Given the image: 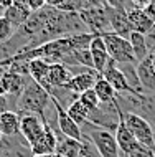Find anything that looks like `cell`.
Segmentation results:
<instances>
[{"label": "cell", "mask_w": 155, "mask_h": 157, "mask_svg": "<svg viewBox=\"0 0 155 157\" xmlns=\"http://www.w3.org/2000/svg\"><path fill=\"white\" fill-rule=\"evenodd\" d=\"M51 104V94L48 90H45L41 84L30 79V83L27 84V88L18 98L17 103V113H33L43 116L45 111L48 109V106Z\"/></svg>", "instance_id": "6da1fadb"}, {"label": "cell", "mask_w": 155, "mask_h": 157, "mask_svg": "<svg viewBox=\"0 0 155 157\" xmlns=\"http://www.w3.org/2000/svg\"><path fill=\"white\" fill-rule=\"evenodd\" d=\"M81 127V134L83 137H87L91 142L96 146L98 152L101 154V157H119L120 149L117 146L116 141V134L112 131L102 129L99 126H94L93 122L86 121L84 124L79 126Z\"/></svg>", "instance_id": "7a4b0ae2"}, {"label": "cell", "mask_w": 155, "mask_h": 157, "mask_svg": "<svg viewBox=\"0 0 155 157\" xmlns=\"http://www.w3.org/2000/svg\"><path fill=\"white\" fill-rule=\"evenodd\" d=\"M101 36L106 43L111 60H114L116 63H137L129 38L120 36L114 32H104L101 33Z\"/></svg>", "instance_id": "3957f363"}, {"label": "cell", "mask_w": 155, "mask_h": 157, "mask_svg": "<svg viewBox=\"0 0 155 157\" xmlns=\"http://www.w3.org/2000/svg\"><path fill=\"white\" fill-rule=\"evenodd\" d=\"M120 113H122V119L125 122V126H127L129 131H131V134L135 137V141L155 151L152 124H150L147 119H144L142 116L135 114V113H124V111H120Z\"/></svg>", "instance_id": "277c9868"}, {"label": "cell", "mask_w": 155, "mask_h": 157, "mask_svg": "<svg viewBox=\"0 0 155 157\" xmlns=\"http://www.w3.org/2000/svg\"><path fill=\"white\" fill-rule=\"evenodd\" d=\"M119 119H120V109L117 106L116 99L109 101V103H101L94 111L89 113V117H87V121L93 122L94 126L112 131V132H116Z\"/></svg>", "instance_id": "5b68a950"}, {"label": "cell", "mask_w": 155, "mask_h": 157, "mask_svg": "<svg viewBox=\"0 0 155 157\" xmlns=\"http://www.w3.org/2000/svg\"><path fill=\"white\" fill-rule=\"evenodd\" d=\"M106 7H89L86 10L79 12V17L83 18L89 33H93V35H101L104 32H111Z\"/></svg>", "instance_id": "8992f818"}, {"label": "cell", "mask_w": 155, "mask_h": 157, "mask_svg": "<svg viewBox=\"0 0 155 157\" xmlns=\"http://www.w3.org/2000/svg\"><path fill=\"white\" fill-rule=\"evenodd\" d=\"M0 157H33L30 144L22 134L3 136L0 141Z\"/></svg>", "instance_id": "52a82bcc"}, {"label": "cell", "mask_w": 155, "mask_h": 157, "mask_svg": "<svg viewBox=\"0 0 155 157\" xmlns=\"http://www.w3.org/2000/svg\"><path fill=\"white\" fill-rule=\"evenodd\" d=\"M20 134L28 144H31L43 134L45 131V121L43 117L33 113H22L20 111Z\"/></svg>", "instance_id": "ba28073f"}, {"label": "cell", "mask_w": 155, "mask_h": 157, "mask_svg": "<svg viewBox=\"0 0 155 157\" xmlns=\"http://www.w3.org/2000/svg\"><path fill=\"white\" fill-rule=\"evenodd\" d=\"M53 103H54V106H56V121H58V129H60V132L63 136H66V137L81 141L83 134H81V127H79V124L66 113V109L63 108V106H60L54 99H53Z\"/></svg>", "instance_id": "9c48e42d"}, {"label": "cell", "mask_w": 155, "mask_h": 157, "mask_svg": "<svg viewBox=\"0 0 155 157\" xmlns=\"http://www.w3.org/2000/svg\"><path fill=\"white\" fill-rule=\"evenodd\" d=\"M107 8V17H109V25H111V32L117 33L120 36L127 38L131 35L132 28L129 23V17H127V10L122 7H106Z\"/></svg>", "instance_id": "30bf717a"}, {"label": "cell", "mask_w": 155, "mask_h": 157, "mask_svg": "<svg viewBox=\"0 0 155 157\" xmlns=\"http://www.w3.org/2000/svg\"><path fill=\"white\" fill-rule=\"evenodd\" d=\"M89 52H91V56H93L94 71H98L99 75H102V71L106 70L107 63L111 60V56H109L106 43H104L101 35L93 36V40H91V43H89Z\"/></svg>", "instance_id": "8fae6325"}, {"label": "cell", "mask_w": 155, "mask_h": 157, "mask_svg": "<svg viewBox=\"0 0 155 157\" xmlns=\"http://www.w3.org/2000/svg\"><path fill=\"white\" fill-rule=\"evenodd\" d=\"M137 75L144 94H155V68L152 65L150 55L137 63Z\"/></svg>", "instance_id": "7c38bea8"}, {"label": "cell", "mask_w": 155, "mask_h": 157, "mask_svg": "<svg viewBox=\"0 0 155 157\" xmlns=\"http://www.w3.org/2000/svg\"><path fill=\"white\" fill-rule=\"evenodd\" d=\"M102 78L106 79V81L111 84L112 88L116 90V93L119 94V93H135L131 90V86H129V83L125 81L124 75L120 73V70L117 68V63L114 60H109L106 70L102 71Z\"/></svg>", "instance_id": "4fadbf2b"}, {"label": "cell", "mask_w": 155, "mask_h": 157, "mask_svg": "<svg viewBox=\"0 0 155 157\" xmlns=\"http://www.w3.org/2000/svg\"><path fill=\"white\" fill-rule=\"evenodd\" d=\"M73 78L69 68L65 66L63 63H51L46 75V84H45V90L50 88H65L69 83V79Z\"/></svg>", "instance_id": "5bb4252c"}, {"label": "cell", "mask_w": 155, "mask_h": 157, "mask_svg": "<svg viewBox=\"0 0 155 157\" xmlns=\"http://www.w3.org/2000/svg\"><path fill=\"white\" fill-rule=\"evenodd\" d=\"M56 146H58L56 134L53 132V129L48 124H45L43 134H41L30 147H31L33 155H38V154H54V152H56Z\"/></svg>", "instance_id": "9a60e30c"}, {"label": "cell", "mask_w": 155, "mask_h": 157, "mask_svg": "<svg viewBox=\"0 0 155 157\" xmlns=\"http://www.w3.org/2000/svg\"><path fill=\"white\" fill-rule=\"evenodd\" d=\"M127 17H129V23H131L132 32H139L142 35H147V33L153 28L155 20L144 12V8H137L134 7L131 10H127Z\"/></svg>", "instance_id": "2e32d148"}, {"label": "cell", "mask_w": 155, "mask_h": 157, "mask_svg": "<svg viewBox=\"0 0 155 157\" xmlns=\"http://www.w3.org/2000/svg\"><path fill=\"white\" fill-rule=\"evenodd\" d=\"M99 76H101V75H99L98 71H94V70L86 71V73L74 75L65 88H68V90H71L73 93H76V94H81V93H84L87 90H93Z\"/></svg>", "instance_id": "e0dca14e"}, {"label": "cell", "mask_w": 155, "mask_h": 157, "mask_svg": "<svg viewBox=\"0 0 155 157\" xmlns=\"http://www.w3.org/2000/svg\"><path fill=\"white\" fill-rule=\"evenodd\" d=\"M116 141H117V146H119L120 152H124V154H129L134 147L137 146L135 137L131 134V131L127 129V126H125V122L122 119V113H120V119H119V124H117V129H116Z\"/></svg>", "instance_id": "ac0fdd59"}, {"label": "cell", "mask_w": 155, "mask_h": 157, "mask_svg": "<svg viewBox=\"0 0 155 157\" xmlns=\"http://www.w3.org/2000/svg\"><path fill=\"white\" fill-rule=\"evenodd\" d=\"M0 132L2 136H15L20 132V114L17 111H7L0 114Z\"/></svg>", "instance_id": "d6986e66"}, {"label": "cell", "mask_w": 155, "mask_h": 157, "mask_svg": "<svg viewBox=\"0 0 155 157\" xmlns=\"http://www.w3.org/2000/svg\"><path fill=\"white\" fill-rule=\"evenodd\" d=\"M50 70V63L41 60V58H33V60H28V73H30L31 79L36 81L38 84L45 88L46 84V75Z\"/></svg>", "instance_id": "ffe728a7"}, {"label": "cell", "mask_w": 155, "mask_h": 157, "mask_svg": "<svg viewBox=\"0 0 155 157\" xmlns=\"http://www.w3.org/2000/svg\"><path fill=\"white\" fill-rule=\"evenodd\" d=\"M30 15H31V12L28 10V8H23V7H18V5H10V7L5 8V12H3V17L10 22V25L13 27L15 32L27 22Z\"/></svg>", "instance_id": "44dd1931"}, {"label": "cell", "mask_w": 155, "mask_h": 157, "mask_svg": "<svg viewBox=\"0 0 155 157\" xmlns=\"http://www.w3.org/2000/svg\"><path fill=\"white\" fill-rule=\"evenodd\" d=\"M117 68H119L120 73L124 75V78H125V81L129 83L131 90L144 94L140 81H139V75H137V63H117Z\"/></svg>", "instance_id": "7402d4cb"}, {"label": "cell", "mask_w": 155, "mask_h": 157, "mask_svg": "<svg viewBox=\"0 0 155 157\" xmlns=\"http://www.w3.org/2000/svg\"><path fill=\"white\" fill-rule=\"evenodd\" d=\"M129 41H131V46H132V52L135 55V60L137 63L142 61L144 58H147L150 52L147 48V41H145V35H142L139 32H131V35L127 36Z\"/></svg>", "instance_id": "603a6c76"}, {"label": "cell", "mask_w": 155, "mask_h": 157, "mask_svg": "<svg viewBox=\"0 0 155 157\" xmlns=\"http://www.w3.org/2000/svg\"><path fill=\"white\" fill-rule=\"evenodd\" d=\"M79 151H81V141H78V139H71V137H66V136L58 139L56 154L63 157H78Z\"/></svg>", "instance_id": "cb8c5ba5"}, {"label": "cell", "mask_w": 155, "mask_h": 157, "mask_svg": "<svg viewBox=\"0 0 155 157\" xmlns=\"http://www.w3.org/2000/svg\"><path fill=\"white\" fill-rule=\"evenodd\" d=\"M48 93L51 94L53 99L60 106H63L65 109H68L69 106L73 104L74 101H78V98H79V94L73 93L71 90H68V88H50Z\"/></svg>", "instance_id": "d4e9b609"}, {"label": "cell", "mask_w": 155, "mask_h": 157, "mask_svg": "<svg viewBox=\"0 0 155 157\" xmlns=\"http://www.w3.org/2000/svg\"><path fill=\"white\" fill-rule=\"evenodd\" d=\"M93 90L96 91V94H98V98H99V101H101V103L114 101L116 99V94H117L116 90L102 78V76H99V78H98V81H96Z\"/></svg>", "instance_id": "484cf974"}, {"label": "cell", "mask_w": 155, "mask_h": 157, "mask_svg": "<svg viewBox=\"0 0 155 157\" xmlns=\"http://www.w3.org/2000/svg\"><path fill=\"white\" fill-rule=\"evenodd\" d=\"M66 113H68L79 126L84 124V122L87 121V117H89V111H87L84 106L79 103V98H78V101H74V103L71 104L68 109H66Z\"/></svg>", "instance_id": "4316f807"}, {"label": "cell", "mask_w": 155, "mask_h": 157, "mask_svg": "<svg viewBox=\"0 0 155 157\" xmlns=\"http://www.w3.org/2000/svg\"><path fill=\"white\" fill-rule=\"evenodd\" d=\"M79 103H81L87 111L91 113V111H94V109L101 104V101H99V98H98V94H96L94 90H87V91H84V93L79 94Z\"/></svg>", "instance_id": "83f0119b"}, {"label": "cell", "mask_w": 155, "mask_h": 157, "mask_svg": "<svg viewBox=\"0 0 155 157\" xmlns=\"http://www.w3.org/2000/svg\"><path fill=\"white\" fill-rule=\"evenodd\" d=\"M73 55H74V58H76L78 66H84V68H91V70H94V66H93V56H91L89 48L74 50Z\"/></svg>", "instance_id": "f1b7e54d"}, {"label": "cell", "mask_w": 155, "mask_h": 157, "mask_svg": "<svg viewBox=\"0 0 155 157\" xmlns=\"http://www.w3.org/2000/svg\"><path fill=\"white\" fill-rule=\"evenodd\" d=\"M78 157H101V154L98 152L96 146L89 141V139L83 137L81 139V151H79Z\"/></svg>", "instance_id": "f546056e"}, {"label": "cell", "mask_w": 155, "mask_h": 157, "mask_svg": "<svg viewBox=\"0 0 155 157\" xmlns=\"http://www.w3.org/2000/svg\"><path fill=\"white\" fill-rule=\"evenodd\" d=\"M13 27L10 25V22L5 18V17H0V43H5V41H8L12 36H13Z\"/></svg>", "instance_id": "4dcf8cb0"}, {"label": "cell", "mask_w": 155, "mask_h": 157, "mask_svg": "<svg viewBox=\"0 0 155 157\" xmlns=\"http://www.w3.org/2000/svg\"><path fill=\"white\" fill-rule=\"evenodd\" d=\"M127 155H129V157H155V151L139 142L131 152H129Z\"/></svg>", "instance_id": "1f68e13d"}, {"label": "cell", "mask_w": 155, "mask_h": 157, "mask_svg": "<svg viewBox=\"0 0 155 157\" xmlns=\"http://www.w3.org/2000/svg\"><path fill=\"white\" fill-rule=\"evenodd\" d=\"M27 3H28L30 12H38L46 7V0H27Z\"/></svg>", "instance_id": "d6a6232c"}, {"label": "cell", "mask_w": 155, "mask_h": 157, "mask_svg": "<svg viewBox=\"0 0 155 157\" xmlns=\"http://www.w3.org/2000/svg\"><path fill=\"white\" fill-rule=\"evenodd\" d=\"M145 41H147V48H149V52L152 53L153 50H155V25H153L152 30H150L147 35H145Z\"/></svg>", "instance_id": "836d02e7"}, {"label": "cell", "mask_w": 155, "mask_h": 157, "mask_svg": "<svg viewBox=\"0 0 155 157\" xmlns=\"http://www.w3.org/2000/svg\"><path fill=\"white\" fill-rule=\"evenodd\" d=\"M7 111H12L10 101H8L7 96H0V114H2V113H7Z\"/></svg>", "instance_id": "e575fe53"}, {"label": "cell", "mask_w": 155, "mask_h": 157, "mask_svg": "<svg viewBox=\"0 0 155 157\" xmlns=\"http://www.w3.org/2000/svg\"><path fill=\"white\" fill-rule=\"evenodd\" d=\"M144 12L150 17V18H153V20H155V0H152V2H150L149 5L144 8Z\"/></svg>", "instance_id": "d590c367"}, {"label": "cell", "mask_w": 155, "mask_h": 157, "mask_svg": "<svg viewBox=\"0 0 155 157\" xmlns=\"http://www.w3.org/2000/svg\"><path fill=\"white\" fill-rule=\"evenodd\" d=\"M150 2H152V0H131V3L137 8H145Z\"/></svg>", "instance_id": "8d00e7d4"}, {"label": "cell", "mask_w": 155, "mask_h": 157, "mask_svg": "<svg viewBox=\"0 0 155 157\" xmlns=\"http://www.w3.org/2000/svg\"><path fill=\"white\" fill-rule=\"evenodd\" d=\"M2 73H0V96H7V83H5V78H3Z\"/></svg>", "instance_id": "74e56055"}, {"label": "cell", "mask_w": 155, "mask_h": 157, "mask_svg": "<svg viewBox=\"0 0 155 157\" xmlns=\"http://www.w3.org/2000/svg\"><path fill=\"white\" fill-rule=\"evenodd\" d=\"M63 3H65V0H46V5L48 7H54V8H60Z\"/></svg>", "instance_id": "f35d334b"}, {"label": "cell", "mask_w": 155, "mask_h": 157, "mask_svg": "<svg viewBox=\"0 0 155 157\" xmlns=\"http://www.w3.org/2000/svg\"><path fill=\"white\" fill-rule=\"evenodd\" d=\"M12 5H18V7H23V8H28V3H27V0H13V3ZM30 10V8H28Z\"/></svg>", "instance_id": "ab89813d"}, {"label": "cell", "mask_w": 155, "mask_h": 157, "mask_svg": "<svg viewBox=\"0 0 155 157\" xmlns=\"http://www.w3.org/2000/svg\"><path fill=\"white\" fill-rule=\"evenodd\" d=\"M12 3H13V0H0V5H2V7H10L12 5Z\"/></svg>", "instance_id": "60d3db41"}, {"label": "cell", "mask_w": 155, "mask_h": 157, "mask_svg": "<svg viewBox=\"0 0 155 157\" xmlns=\"http://www.w3.org/2000/svg\"><path fill=\"white\" fill-rule=\"evenodd\" d=\"M150 58H152V65H153V68H155V50L150 53Z\"/></svg>", "instance_id": "b9f144b4"}, {"label": "cell", "mask_w": 155, "mask_h": 157, "mask_svg": "<svg viewBox=\"0 0 155 157\" xmlns=\"http://www.w3.org/2000/svg\"><path fill=\"white\" fill-rule=\"evenodd\" d=\"M53 154H38V155H33V157H51Z\"/></svg>", "instance_id": "7bdbcfd3"}, {"label": "cell", "mask_w": 155, "mask_h": 157, "mask_svg": "<svg viewBox=\"0 0 155 157\" xmlns=\"http://www.w3.org/2000/svg\"><path fill=\"white\" fill-rule=\"evenodd\" d=\"M3 12H5V7H2V5H0V17L3 15Z\"/></svg>", "instance_id": "ee69618b"}, {"label": "cell", "mask_w": 155, "mask_h": 157, "mask_svg": "<svg viewBox=\"0 0 155 157\" xmlns=\"http://www.w3.org/2000/svg\"><path fill=\"white\" fill-rule=\"evenodd\" d=\"M152 129H153V141H155V122L152 124Z\"/></svg>", "instance_id": "f6af8a7d"}, {"label": "cell", "mask_w": 155, "mask_h": 157, "mask_svg": "<svg viewBox=\"0 0 155 157\" xmlns=\"http://www.w3.org/2000/svg\"><path fill=\"white\" fill-rule=\"evenodd\" d=\"M51 157H63V155H60V154H56V152H54V154H53Z\"/></svg>", "instance_id": "bcb514c9"}, {"label": "cell", "mask_w": 155, "mask_h": 157, "mask_svg": "<svg viewBox=\"0 0 155 157\" xmlns=\"http://www.w3.org/2000/svg\"><path fill=\"white\" fill-rule=\"evenodd\" d=\"M2 137H3V136H2V132H0V141H2Z\"/></svg>", "instance_id": "7dc6e473"}]
</instances>
